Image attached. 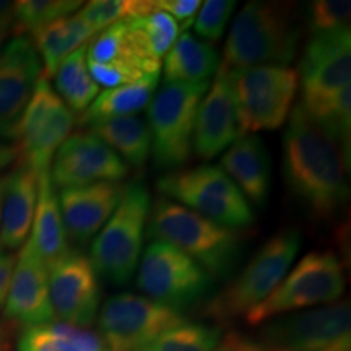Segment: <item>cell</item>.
Segmentation results:
<instances>
[{
    "instance_id": "cell-1",
    "label": "cell",
    "mask_w": 351,
    "mask_h": 351,
    "mask_svg": "<svg viewBox=\"0 0 351 351\" xmlns=\"http://www.w3.org/2000/svg\"><path fill=\"white\" fill-rule=\"evenodd\" d=\"M283 134V174L289 191L319 219H332L350 197L348 153L300 104Z\"/></svg>"
},
{
    "instance_id": "cell-2",
    "label": "cell",
    "mask_w": 351,
    "mask_h": 351,
    "mask_svg": "<svg viewBox=\"0 0 351 351\" xmlns=\"http://www.w3.org/2000/svg\"><path fill=\"white\" fill-rule=\"evenodd\" d=\"M300 39L301 25L295 3L254 0L245 3L232 21L218 70L287 67L296 57Z\"/></svg>"
},
{
    "instance_id": "cell-3",
    "label": "cell",
    "mask_w": 351,
    "mask_h": 351,
    "mask_svg": "<svg viewBox=\"0 0 351 351\" xmlns=\"http://www.w3.org/2000/svg\"><path fill=\"white\" fill-rule=\"evenodd\" d=\"M147 236L166 243L195 261L212 278L226 276L241 254L243 236L169 199H156L148 217Z\"/></svg>"
},
{
    "instance_id": "cell-4",
    "label": "cell",
    "mask_w": 351,
    "mask_h": 351,
    "mask_svg": "<svg viewBox=\"0 0 351 351\" xmlns=\"http://www.w3.org/2000/svg\"><path fill=\"white\" fill-rule=\"evenodd\" d=\"M150 210V194L143 184L130 182L91 244L90 262L95 271L114 285L129 282L137 270Z\"/></svg>"
},
{
    "instance_id": "cell-5",
    "label": "cell",
    "mask_w": 351,
    "mask_h": 351,
    "mask_svg": "<svg viewBox=\"0 0 351 351\" xmlns=\"http://www.w3.org/2000/svg\"><path fill=\"white\" fill-rule=\"evenodd\" d=\"M225 73L232 91L241 135L276 130L287 122L300 85L296 70L261 65Z\"/></svg>"
},
{
    "instance_id": "cell-6",
    "label": "cell",
    "mask_w": 351,
    "mask_h": 351,
    "mask_svg": "<svg viewBox=\"0 0 351 351\" xmlns=\"http://www.w3.org/2000/svg\"><path fill=\"white\" fill-rule=\"evenodd\" d=\"M161 194L218 225L241 230L256 221L249 202L218 166L174 171L156 184Z\"/></svg>"
},
{
    "instance_id": "cell-7",
    "label": "cell",
    "mask_w": 351,
    "mask_h": 351,
    "mask_svg": "<svg viewBox=\"0 0 351 351\" xmlns=\"http://www.w3.org/2000/svg\"><path fill=\"white\" fill-rule=\"evenodd\" d=\"M343 265L332 252H311L285 275L261 304L244 315L249 326H261L275 317L319 304H332L343 295Z\"/></svg>"
},
{
    "instance_id": "cell-8",
    "label": "cell",
    "mask_w": 351,
    "mask_h": 351,
    "mask_svg": "<svg viewBox=\"0 0 351 351\" xmlns=\"http://www.w3.org/2000/svg\"><path fill=\"white\" fill-rule=\"evenodd\" d=\"M301 249V234L296 230L278 232L258 249L244 270L205 307V315L228 320L247 314L265 300L288 274Z\"/></svg>"
},
{
    "instance_id": "cell-9",
    "label": "cell",
    "mask_w": 351,
    "mask_h": 351,
    "mask_svg": "<svg viewBox=\"0 0 351 351\" xmlns=\"http://www.w3.org/2000/svg\"><path fill=\"white\" fill-rule=\"evenodd\" d=\"M210 83H166L148 104L152 155L158 168L182 166L192 155L199 106Z\"/></svg>"
},
{
    "instance_id": "cell-10",
    "label": "cell",
    "mask_w": 351,
    "mask_h": 351,
    "mask_svg": "<svg viewBox=\"0 0 351 351\" xmlns=\"http://www.w3.org/2000/svg\"><path fill=\"white\" fill-rule=\"evenodd\" d=\"M73 122L70 109L49 80L41 75L25 111L2 137L15 140L20 165L39 174L49 169L56 152L70 135Z\"/></svg>"
},
{
    "instance_id": "cell-11",
    "label": "cell",
    "mask_w": 351,
    "mask_h": 351,
    "mask_svg": "<svg viewBox=\"0 0 351 351\" xmlns=\"http://www.w3.org/2000/svg\"><path fill=\"white\" fill-rule=\"evenodd\" d=\"M351 309L346 301L271 319L262 346L278 351H351Z\"/></svg>"
},
{
    "instance_id": "cell-12",
    "label": "cell",
    "mask_w": 351,
    "mask_h": 351,
    "mask_svg": "<svg viewBox=\"0 0 351 351\" xmlns=\"http://www.w3.org/2000/svg\"><path fill=\"white\" fill-rule=\"evenodd\" d=\"M137 283L148 300L179 311L207 295L213 278L182 251L155 241L138 261Z\"/></svg>"
},
{
    "instance_id": "cell-13",
    "label": "cell",
    "mask_w": 351,
    "mask_h": 351,
    "mask_svg": "<svg viewBox=\"0 0 351 351\" xmlns=\"http://www.w3.org/2000/svg\"><path fill=\"white\" fill-rule=\"evenodd\" d=\"M298 80H301L300 106L317 119L335 96L350 86L351 33L350 28L313 36L302 52Z\"/></svg>"
},
{
    "instance_id": "cell-14",
    "label": "cell",
    "mask_w": 351,
    "mask_h": 351,
    "mask_svg": "<svg viewBox=\"0 0 351 351\" xmlns=\"http://www.w3.org/2000/svg\"><path fill=\"white\" fill-rule=\"evenodd\" d=\"M182 322L179 311L130 293L109 298L99 313L101 337L109 351H145Z\"/></svg>"
},
{
    "instance_id": "cell-15",
    "label": "cell",
    "mask_w": 351,
    "mask_h": 351,
    "mask_svg": "<svg viewBox=\"0 0 351 351\" xmlns=\"http://www.w3.org/2000/svg\"><path fill=\"white\" fill-rule=\"evenodd\" d=\"M52 160L51 181L60 191L96 182H121L129 174L124 161L91 132L69 135Z\"/></svg>"
},
{
    "instance_id": "cell-16",
    "label": "cell",
    "mask_w": 351,
    "mask_h": 351,
    "mask_svg": "<svg viewBox=\"0 0 351 351\" xmlns=\"http://www.w3.org/2000/svg\"><path fill=\"white\" fill-rule=\"evenodd\" d=\"M51 306L54 317L75 327L95 322L99 307V287L90 258L69 251L47 267Z\"/></svg>"
},
{
    "instance_id": "cell-17",
    "label": "cell",
    "mask_w": 351,
    "mask_h": 351,
    "mask_svg": "<svg viewBox=\"0 0 351 351\" xmlns=\"http://www.w3.org/2000/svg\"><path fill=\"white\" fill-rule=\"evenodd\" d=\"M3 306L7 319L23 324L26 327L43 326L54 320L47 267L34 251L29 239H26L20 249Z\"/></svg>"
},
{
    "instance_id": "cell-18",
    "label": "cell",
    "mask_w": 351,
    "mask_h": 351,
    "mask_svg": "<svg viewBox=\"0 0 351 351\" xmlns=\"http://www.w3.org/2000/svg\"><path fill=\"white\" fill-rule=\"evenodd\" d=\"M43 75L33 41L15 36L0 52V137L19 121Z\"/></svg>"
},
{
    "instance_id": "cell-19",
    "label": "cell",
    "mask_w": 351,
    "mask_h": 351,
    "mask_svg": "<svg viewBox=\"0 0 351 351\" xmlns=\"http://www.w3.org/2000/svg\"><path fill=\"white\" fill-rule=\"evenodd\" d=\"M239 135L230 82L226 73L218 70L197 111L192 150L202 160H212L230 147Z\"/></svg>"
},
{
    "instance_id": "cell-20",
    "label": "cell",
    "mask_w": 351,
    "mask_h": 351,
    "mask_svg": "<svg viewBox=\"0 0 351 351\" xmlns=\"http://www.w3.org/2000/svg\"><path fill=\"white\" fill-rule=\"evenodd\" d=\"M124 189L121 182H96L60 191L59 207L67 236L88 243L116 210Z\"/></svg>"
},
{
    "instance_id": "cell-21",
    "label": "cell",
    "mask_w": 351,
    "mask_h": 351,
    "mask_svg": "<svg viewBox=\"0 0 351 351\" xmlns=\"http://www.w3.org/2000/svg\"><path fill=\"white\" fill-rule=\"evenodd\" d=\"M39 174L28 166L20 165L7 178H3L0 247H21L28 239L36 212Z\"/></svg>"
},
{
    "instance_id": "cell-22",
    "label": "cell",
    "mask_w": 351,
    "mask_h": 351,
    "mask_svg": "<svg viewBox=\"0 0 351 351\" xmlns=\"http://www.w3.org/2000/svg\"><path fill=\"white\" fill-rule=\"evenodd\" d=\"M221 169L244 197L257 207H265L270 195V158L262 138L239 135L221 158Z\"/></svg>"
},
{
    "instance_id": "cell-23",
    "label": "cell",
    "mask_w": 351,
    "mask_h": 351,
    "mask_svg": "<svg viewBox=\"0 0 351 351\" xmlns=\"http://www.w3.org/2000/svg\"><path fill=\"white\" fill-rule=\"evenodd\" d=\"M29 241L46 267L52 265L70 251L69 236L59 207V195L52 186L49 169L43 171L38 179V202Z\"/></svg>"
},
{
    "instance_id": "cell-24",
    "label": "cell",
    "mask_w": 351,
    "mask_h": 351,
    "mask_svg": "<svg viewBox=\"0 0 351 351\" xmlns=\"http://www.w3.org/2000/svg\"><path fill=\"white\" fill-rule=\"evenodd\" d=\"M95 36L96 33L77 13L73 16L57 20L34 33L33 46L44 65V77L47 80L54 77L56 70L65 57L83 46H88Z\"/></svg>"
},
{
    "instance_id": "cell-25",
    "label": "cell",
    "mask_w": 351,
    "mask_h": 351,
    "mask_svg": "<svg viewBox=\"0 0 351 351\" xmlns=\"http://www.w3.org/2000/svg\"><path fill=\"white\" fill-rule=\"evenodd\" d=\"M218 69L217 51L187 32L178 38L163 64L166 83H205Z\"/></svg>"
},
{
    "instance_id": "cell-26",
    "label": "cell",
    "mask_w": 351,
    "mask_h": 351,
    "mask_svg": "<svg viewBox=\"0 0 351 351\" xmlns=\"http://www.w3.org/2000/svg\"><path fill=\"white\" fill-rule=\"evenodd\" d=\"M158 82L160 75H150L130 85L108 88L106 91L96 96L85 112L80 114L78 124L91 125L95 122L114 119V117L134 116L148 108L155 96Z\"/></svg>"
},
{
    "instance_id": "cell-27",
    "label": "cell",
    "mask_w": 351,
    "mask_h": 351,
    "mask_svg": "<svg viewBox=\"0 0 351 351\" xmlns=\"http://www.w3.org/2000/svg\"><path fill=\"white\" fill-rule=\"evenodd\" d=\"M91 134L103 140L125 165L142 168L152 153L148 125L135 116L114 117L88 125Z\"/></svg>"
},
{
    "instance_id": "cell-28",
    "label": "cell",
    "mask_w": 351,
    "mask_h": 351,
    "mask_svg": "<svg viewBox=\"0 0 351 351\" xmlns=\"http://www.w3.org/2000/svg\"><path fill=\"white\" fill-rule=\"evenodd\" d=\"M16 348L19 351H109L99 333L54 320L26 327Z\"/></svg>"
},
{
    "instance_id": "cell-29",
    "label": "cell",
    "mask_w": 351,
    "mask_h": 351,
    "mask_svg": "<svg viewBox=\"0 0 351 351\" xmlns=\"http://www.w3.org/2000/svg\"><path fill=\"white\" fill-rule=\"evenodd\" d=\"M56 90L59 98L80 116L99 95V86L91 78L86 64V46L65 57L56 70Z\"/></svg>"
},
{
    "instance_id": "cell-30",
    "label": "cell",
    "mask_w": 351,
    "mask_h": 351,
    "mask_svg": "<svg viewBox=\"0 0 351 351\" xmlns=\"http://www.w3.org/2000/svg\"><path fill=\"white\" fill-rule=\"evenodd\" d=\"M82 7L83 2L72 0H20L13 3V32L16 36L34 34L44 26L67 19Z\"/></svg>"
},
{
    "instance_id": "cell-31",
    "label": "cell",
    "mask_w": 351,
    "mask_h": 351,
    "mask_svg": "<svg viewBox=\"0 0 351 351\" xmlns=\"http://www.w3.org/2000/svg\"><path fill=\"white\" fill-rule=\"evenodd\" d=\"M221 340L219 328L182 322L160 335L145 351H215Z\"/></svg>"
},
{
    "instance_id": "cell-32",
    "label": "cell",
    "mask_w": 351,
    "mask_h": 351,
    "mask_svg": "<svg viewBox=\"0 0 351 351\" xmlns=\"http://www.w3.org/2000/svg\"><path fill=\"white\" fill-rule=\"evenodd\" d=\"M127 21L142 33L145 41L153 54L161 60V57L168 54V51L178 41L179 33L182 32L181 26L173 16L161 10H153L147 15L135 16V19H127Z\"/></svg>"
},
{
    "instance_id": "cell-33",
    "label": "cell",
    "mask_w": 351,
    "mask_h": 351,
    "mask_svg": "<svg viewBox=\"0 0 351 351\" xmlns=\"http://www.w3.org/2000/svg\"><path fill=\"white\" fill-rule=\"evenodd\" d=\"M348 0H315L306 8V25L311 38L350 28Z\"/></svg>"
},
{
    "instance_id": "cell-34",
    "label": "cell",
    "mask_w": 351,
    "mask_h": 351,
    "mask_svg": "<svg viewBox=\"0 0 351 351\" xmlns=\"http://www.w3.org/2000/svg\"><path fill=\"white\" fill-rule=\"evenodd\" d=\"M130 12L132 0H95L82 7L77 15L98 34L117 21L129 19Z\"/></svg>"
},
{
    "instance_id": "cell-35",
    "label": "cell",
    "mask_w": 351,
    "mask_h": 351,
    "mask_svg": "<svg viewBox=\"0 0 351 351\" xmlns=\"http://www.w3.org/2000/svg\"><path fill=\"white\" fill-rule=\"evenodd\" d=\"M236 2L232 0H207L195 16V33L208 41H218L225 33Z\"/></svg>"
},
{
    "instance_id": "cell-36",
    "label": "cell",
    "mask_w": 351,
    "mask_h": 351,
    "mask_svg": "<svg viewBox=\"0 0 351 351\" xmlns=\"http://www.w3.org/2000/svg\"><path fill=\"white\" fill-rule=\"evenodd\" d=\"M88 72L98 86L116 88L122 85H130V83L143 80L145 73L135 65L129 62H109V64H93L88 62Z\"/></svg>"
},
{
    "instance_id": "cell-37",
    "label": "cell",
    "mask_w": 351,
    "mask_h": 351,
    "mask_svg": "<svg viewBox=\"0 0 351 351\" xmlns=\"http://www.w3.org/2000/svg\"><path fill=\"white\" fill-rule=\"evenodd\" d=\"M153 5H155L156 10H161L173 16L181 26L182 33H186L192 21L195 20L202 2L200 0H153Z\"/></svg>"
},
{
    "instance_id": "cell-38",
    "label": "cell",
    "mask_w": 351,
    "mask_h": 351,
    "mask_svg": "<svg viewBox=\"0 0 351 351\" xmlns=\"http://www.w3.org/2000/svg\"><path fill=\"white\" fill-rule=\"evenodd\" d=\"M215 351H267L261 343L245 339L239 333L231 332L219 340Z\"/></svg>"
},
{
    "instance_id": "cell-39",
    "label": "cell",
    "mask_w": 351,
    "mask_h": 351,
    "mask_svg": "<svg viewBox=\"0 0 351 351\" xmlns=\"http://www.w3.org/2000/svg\"><path fill=\"white\" fill-rule=\"evenodd\" d=\"M13 267H15V258L8 254L0 252V307H3L7 301L8 288H10Z\"/></svg>"
},
{
    "instance_id": "cell-40",
    "label": "cell",
    "mask_w": 351,
    "mask_h": 351,
    "mask_svg": "<svg viewBox=\"0 0 351 351\" xmlns=\"http://www.w3.org/2000/svg\"><path fill=\"white\" fill-rule=\"evenodd\" d=\"M16 160V148L12 145L0 143V171H3L7 166H10Z\"/></svg>"
},
{
    "instance_id": "cell-41",
    "label": "cell",
    "mask_w": 351,
    "mask_h": 351,
    "mask_svg": "<svg viewBox=\"0 0 351 351\" xmlns=\"http://www.w3.org/2000/svg\"><path fill=\"white\" fill-rule=\"evenodd\" d=\"M8 20H13V3L0 0V23Z\"/></svg>"
},
{
    "instance_id": "cell-42",
    "label": "cell",
    "mask_w": 351,
    "mask_h": 351,
    "mask_svg": "<svg viewBox=\"0 0 351 351\" xmlns=\"http://www.w3.org/2000/svg\"><path fill=\"white\" fill-rule=\"evenodd\" d=\"M12 21H13V20H8V21H2V23H0V52H2V49H3V41H5L8 32H10Z\"/></svg>"
},
{
    "instance_id": "cell-43",
    "label": "cell",
    "mask_w": 351,
    "mask_h": 351,
    "mask_svg": "<svg viewBox=\"0 0 351 351\" xmlns=\"http://www.w3.org/2000/svg\"><path fill=\"white\" fill-rule=\"evenodd\" d=\"M2 191H3V178H0V210H2Z\"/></svg>"
},
{
    "instance_id": "cell-44",
    "label": "cell",
    "mask_w": 351,
    "mask_h": 351,
    "mask_svg": "<svg viewBox=\"0 0 351 351\" xmlns=\"http://www.w3.org/2000/svg\"><path fill=\"white\" fill-rule=\"evenodd\" d=\"M267 350V348H265ZM267 351H278V350H267Z\"/></svg>"
}]
</instances>
